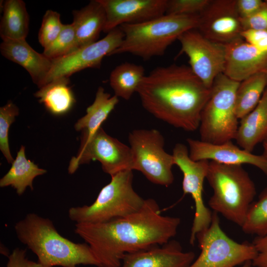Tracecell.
Returning <instances> with one entry per match:
<instances>
[{"label": "cell", "mask_w": 267, "mask_h": 267, "mask_svg": "<svg viewBox=\"0 0 267 267\" xmlns=\"http://www.w3.org/2000/svg\"><path fill=\"white\" fill-rule=\"evenodd\" d=\"M180 223L179 218L162 215L157 202L149 198L135 213L105 222L76 223L74 231L89 245L100 267H120L126 254L172 240Z\"/></svg>", "instance_id": "cell-1"}, {"label": "cell", "mask_w": 267, "mask_h": 267, "mask_svg": "<svg viewBox=\"0 0 267 267\" xmlns=\"http://www.w3.org/2000/svg\"><path fill=\"white\" fill-rule=\"evenodd\" d=\"M136 92L143 108L156 118L178 128H199L202 110L211 93L189 66L158 67L140 82Z\"/></svg>", "instance_id": "cell-2"}, {"label": "cell", "mask_w": 267, "mask_h": 267, "mask_svg": "<svg viewBox=\"0 0 267 267\" xmlns=\"http://www.w3.org/2000/svg\"><path fill=\"white\" fill-rule=\"evenodd\" d=\"M18 240L30 249L42 265L77 267L80 265L100 267L89 245L63 237L48 218L29 213L14 225Z\"/></svg>", "instance_id": "cell-3"}, {"label": "cell", "mask_w": 267, "mask_h": 267, "mask_svg": "<svg viewBox=\"0 0 267 267\" xmlns=\"http://www.w3.org/2000/svg\"><path fill=\"white\" fill-rule=\"evenodd\" d=\"M199 14H165L149 21L120 26L124 37L111 55L130 53L144 60L163 55L185 32L197 29Z\"/></svg>", "instance_id": "cell-4"}, {"label": "cell", "mask_w": 267, "mask_h": 267, "mask_svg": "<svg viewBox=\"0 0 267 267\" xmlns=\"http://www.w3.org/2000/svg\"><path fill=\"white\" fill-rule=\"evenodd\" d=\"M206 179L213 190L210 207L241 227L256 194L248 173L242 165L210 161Z\"/></svg>", "instance_id": "cell-5"}, {"label": "cell", "mask_w": 267, "mask_h": 267, "mask_svg": "<svg viewBox=\"0 0 267 267\" xmlns=\"http://www.w3.org/2000/svg\"><path fill=\"white\" fill-rule=\"evenodd\" d=\"M111 177L110 182L101 189L92 204L69 209L72 221L76 223L105 222L135 213L142 207L145 199L133 188L132 170H124Z\"/></svg>", "instance_id": "cell-6"}, {"label": "cell", "mask_w": 267, "mask_h": 267, "mask_svg": "<svg viewBox=\"0 0 267 267\" xmlns=\"http://www.w3.org/2000/svg\"><path fill=\"white\" fill-rule=\"evenodd\" d=\"M239 84L223 73L216 78L201 115V140L220 144L235 139L239 126L235 108Z\"/></svg>", "instance_id": "cell-7"}, {"label": "cell", "mask_w": 267, "mask_h": 267, "mask_svg": "<svg viewBox=\"0 0 267 267\" xmlns=\"http://www.w3.org/2000/svg\"><path fill=\"white\" fill-rule=\"evenodd\" d=\"M133 171L141 173L151 182L169 186L174 181L172 168L175 165L172 154L164 149V138L156 129H136L129 133Z\"/></svg>", "instance_id": "cell-8"}, {"label": "cell", "mask_w": 267, "mask_h": 267, "mask_svg": "<svg viewBox=\"0 0 267 267\" xmlns=\"http://www.w3.org/2000/svg\"><path fill=\"white\" fill-rule=\"evenodd\" d=\"M218 214L213 212L209 227L196 236L201 252L189 267H235L256 257L258 252L252 243H238L226 234Z\"/></svg>", "instance_id": "cell-9"}, {"label": "cell", "mask_w": 267, "mask_h": 267, "mask_svg": "<svg viewBox=\"0 0 267 267\" xmlns=\"http://www.w3.org/2000/svg\"><path fill=\"white\" fill-rule=\"evenodd\" d=\"M91 160L99 161L103 171L111 176L124 170L133 171L130 147L108 135L102 127L90 137H81L79 152L70 162L69 173H74L80 165Z\"/></svg>", "instance_id": "cell-10"}, {"label": "cell", "mask_w": 267, "mask_h": 267, "mask_svg": "<svg viewBox=\"0 0 267 267\" xmlns=\"http://www.w3.org/2000/svg\"><path fill=\"white\" fill-rule=\"evenodd\" d=\"M172 155L175 165L183 174V193L190 194L194 202L195 215L189 239L190 243L193 245L197 235L209 227L212 219L213 212L206 206L203 198V184L210 161L192 160L187 147L182 143L175 145Z\"/></svg>", "instance_id": "cell-11"}, {"label": "cell", "mask_w": 267, "mask_h": 267, "mask_svg": "<svg viewBox=\"0 0 267 267\" xmlns=\"http://www.w3.org/2000/svg\"><path fill=\"white\" fill-rule=\"evenodd\" d=\"M178 40L192 71L211 89L216 78L224 72L225 45L206 38L196 29L185 32Z\"/></svg>", "instance_id": "cell-12"}, {"label": "cell", "mask_w": 267, "mask_h": 267, "mask_svg": "<svg viewBox=\"0 0 267 267\" xmlns=\"http://www.w3.org/2000/svg\"><path fill=\"white\" fill-rule=\"evenodd\" d=\"M124 37V33L119 27L99 41L81 47L65 56L52 60V67L42 87L59 78H69L87 68H100L103 58L112 54L120 46Z\"/></svg>", "instance_id": "cell-13"}, {"label": "cell", "mask_w": 267, "mask_h": 267, "mask_svg": "<svg viewBox=\"0 0 267 267\" xmlns=\"http://www.w3.org/2000/svg\"><path fill=\"white\" fill-rule=\"evenodd\" d=\"M236 0H210L199 14L197 30L206 38L224 45L242 38Z\"/></svg>", "instance_id": "cell-14"}, {"label": "cell", "mask_w": 267, "mask_h": 267, "mask_svg": "<svg viewBox=\"0 0 267 267\" xmlns=\"http://www.w3.org/2000/svg\"><path fill=\"white\" fill-rule=\"evenodd\" d=\"M106 13L103 32L143 23L166 14L167 0H99Z\"/></svg>", "instance_id": "cell-15"}, {"label": "cell", "mask_w": 267, "mask_h": 267, "mask_svg": "<svg viewBox=\"0 0 267 267\" xmlns=\"http://www.w3.org/2000/svg\"><path fill=\"white\" fill-rule=\"evenodd\" d=\"M187 142L189 157L193 160H208L226 165L250 164L267 175V159L263 154H254L232 141L213 144L189 138Z\"/></svg>", "instance_id": "cell-16"}, {"label": "cell", "mask_w": 267, "mask_h": 267, "mask_svg": "<svg viewBox=\"0 0 267 267\" xmlns=\"http://www.w3.org/2000/svg\"><path fill=\"white\" fill-rule=\"evenodd\" d=\"M195 253L184 252L180 244L171 240L162 245L126 254L120 267H189Z\"/></svg>", "instance_id": "cell-17"}, {"label": "cell", "mask_w": 267, "mask_h": 267, "mask_svg": "<svg viewBox=\"0 0 267 267\" xmlns=\"http://www.w3.org/2000/svg\"><path fill=\"white\" fill-rule=\"evenodd\" d=\"M225 45L223 74L237 82L262 72L267 71V52L239 39Z\"/></svg>", "instance_id": "cell-18"}, {"label": "cell", "mask_w": 267, "mask_h": 267, "mask_svg": "<svg viewBox=\"0 0 267 267\" xmlns=\"http://www.w3.org/2000/svg\"><path fill=\"white\" fill-rule=\"evenodd\" d=\"M1 54L23 67L39 88L42 87L52 65V60L34 49L26 39H2Z\"/></svg>", "instance_id": "cell-19"}, {"label": "cell", "mask_w": 267, "mask_h": 267, "mask_svg": "<svg viewBox=\"0 0 267 267\" xmlns=\"http://www.w3.org/2000/svg\"><path fill=\"white\" fill-rule=\"evenodd\" d=\"M267 137V88L257 106L240 120L235 138L239 147L252 152Z\"/></svg>", "instance_id": "cell-20"}, {"label": "cell", "mask_w": 267, "mask_h": 267, "mask_svg": "<svg viewBox=\"0 0 267 267\" xmlns=\"http://www.w3.org/2000/svg\"><path fill=\"white\" fill-rule=\"evenodd\" d=\"M74 27L79 48L97 41L106 22L105 10L99 0H91L79 10L73 11Z\"/></svg>", "instance_id": "cell-21"}, {"label": "cell", "mask_w": 267, "mask_h": 267, "mask_svg": "<svg viewBox=\"0 0 267 267\" xmlns=\"http://www.w3.org/2000/svg\"><path fill=\"white\" fill-rule=\"evenodd\" d=\"M119 98L105 92L104 88L97 89L95 99L86 110V114L75 125L76 131H82V137L89 138L101 128V125L119 102Z\"/></svg>", "instance_id": "cell-22"}, {"label": "cell", "mask_w": 267, "mask_h": 267, "mask_svg": "<svg viewBox=\"0 0 267 267\" xmlns=\"http://www.w3.org/2000/svg\"><path fill=\"white\" fill-rule=\"evenodd\" d=\"M69 83V78L56 79L39 88L34 95L50 113L55 115L65 114L76 101Z\"/></svg>", "instance_id": "cell-23"}, {"label": "cell", "mask_w": 267, "mask_h": 267, "mask_svg": "<svg viewBox=\"0 0 267 267\" xmlns=\"http://www.w3.org/2000/svg\"><path fill=\"white\" fill-rule=\"evenodd\" d=\"M46 173L45 170L39 168L34 162L26 158L25 147L22 145L9 170L0 179V186H11L20 195L27 187L33 190L34 178Z\"/></svg>", "instance_id": "cell-24"}, {"label": "cell", "mask_w": 267, "mask_h": 267, "mask_svg": "<svg viewBox=\"0 0 267 267\" xmlns=\"http://www.w3.org/2000/svg\"><path fill=\"white\" fill-rule=\"evenodd\" d=\"M0 23L2 39H26L29 32V16L22 0H6L2 4Z\"/></svg>", "instance_id": "cell-25"}, {"label": "cell", "mask_w": 267, "mask_h": 267, "mask_svg": "<svg viewBox=\"0 0 267 267\" xmlns=\"http://www.w3.org/2000/svg\"><path fill=\"white\" fill-rule=\"evenodd\" d=\"M267 88V71L258 73L239 82L235 93L238 119H242L257 106Z\"/></svg>", "instance_id": "cell-26"}, {"label": "cell", "mask_w": 267, "mask_h": 267, "mask_svg": "<svg viewBox=\"0 0 267 267\" xmlns=\"http://www.w3.org/2000/svg\"><path fill=\"white\" fill-rule=\"evenodd\" d=\"M145 76L141 65L124 62L117 65L111 72L109 84L115 95L129 100Z\"/></svg>", "instance_id": "cell-27"}, {"label": "cell", "mask_w": 267, "mask_h": 267, "mask_svg": "<svg viewBox=\"0 0 267 267\" xmlns=\"http://www.w3.org/2000/svg\"><path fill=\"white\" fill-rule=\"evenodd\" d=\"M241 227L245 233L257 236L267 233V188L260 194L258 200L250 206Z\"/></svg>", "instance_id": "cell-28"}, {"label": "cell", "mask_w": 267, "mask_h": 267, "mask_svg": "<svg viewBox=\"0 0 267 267\" xmlns=\"http://www.w3.org/2000/svg\"><path fill=\"white\" fill-rule=\"evenodd\" d=\"M79 48L74 27L71 24H65L57 38L44 48L43 53L51 60L65 56Z\"/></svg>", "instance_id": "cell-29"}, {"label": "cell", "mask_w": 267, "mask_h": 267, "mask_svg": "<svg viewBox=\"0 0 267 267\" xmlns=\"http://www.w3.org/2000/svg\"><path fill=\"white\" fill-rule=\"evenodd\" d=\"M19 114V109L11 101L0 108V149L9 163L14 161L8 142V132L11 124Z\"/></svg>", "instance_id": "cell-30"}, {"label": "cell", "mask_w": 267, "mask_h": 267, "mask_svg": "<svg viewBox=\"0 0 267 267\" xmlns=\"http://www.w3.org/2000/svg\"><path fill=\"white\" fill-rule=\"evenodd\" d=\"M65 24L60 20L59 13L47 10L44 13L38 33V40L44 48L50 44L59 36Z\"/></svg>", "instance_id": "cell-31"}, {"label": "cell", "mask_w": 267, "mask_h": 267, "mask_svg": "<svg viewBox=\"0 0 267 267\" xmlns=\"http://www.w3.org/2000/svg\"><path fill=\"white\" fill-rule=\"evenodd\" d=\"M209 1L210 0H167L166 14H199Z\"/></svg>", "instance_id": "cell-32"}, {"label": "cell", "mask_w": 267, "mask_h": 267, "mask_svg": "<svg viewBox=\"0 0 267 267\" xmlns=\"http://www.w3.org/2000/svg\"><path fill=\"white\" fill-rule=\"evenodd\" d=\"M243 30L253 29L267 31V0L262 7L251 16L240 19Z\"/></svg>", "instance_id": "cell-33"}, {"label": "cell", "mask_w": 267, "mask_h": 267, "mask_svg": "<svg viewBox=\"0 0 267 267\" xmlns=\"http://www.w3.org/2000/svg\"><path fill=\"white\" fill-rule=\"evenodd\" d=\"M242 38L259 50L267 52V31L248 29L243 30Z\"/></svg>", "instance_id": "cell-34"}, {"label": "cell", "mask_w": 267, "mask_h": 267, "mask_svg": "<svg viewBox=\"0 0 267 267\" xmlns=\"http://www.w3.org/2000/svg\"><path fill=\"white\" fill-rule=\"evenodd\" d=\"M26 253V249L15 248L8 257L6 267H48L29 260Z\"/></svg>", "instance_id": "cell-35"}, {"label": "cell", "mask_w": 267, "mask_h": 267, "mask_svg": "<svg viewBox=\"0 0 267 267\" xmlns=\"http://www.w3.org/2000/svg\"><path fill=\"white\" fill-rule=\"evenodd\" d=\"M252 243L255 247L258 254L252 262L255 267H267V233L263 236H257Z\"/></svg>", "instance_id": "cell-36"}, {"label": "cell", "mask_w": 267, "mask_h": 267, "mask_svg": "<svg viewBox=\"0 0 267 267\" xmlns=\"http://www.w3.org/2000/svg\"><path fill=\"white\" fill-rule=\"evenodd\" d=\"M264 2L262 0H236V9L240 19L245 18L256 12Z\"/></svg>", "instance_id": "cell-37"}, {"label": "cell", "mask_w": 267, "mask_h": 267, "mask_svg": "<svg viewBox=\"0 0 267 267\" xmlns=\"http://www.w3.org/2000/svg\"><path fill=\"white\" fill-rule=\"evenodd\" d=\"M262 143L263 146V155L267 159V137L264 140Z\"/></svg>", "instance_id": "cell-38"}, {"label": "cell", "mask_w": 267, "mask_h": 267, "mask_svg": "<svg viewBox=\"0 0 267 267\" xmlns=\"http://www.w3.org/2000/svg\"><path fill=\"white\" fill-rule=\"evenodd\" d=\"M252 262L249 261L244 263L242 267H252Z\"/></svg>", "instance_id": "cell-39"}, {"label": "cell", "mask_w": 267, "mask_h": 267, "mask_svg": "<svg viewBox=\"0 0 267 267\" xmlns=\"http://www.w3.org/2000/svg\"></svg>", "instance_id": "cell-40"}]
</instances>
